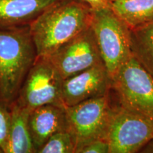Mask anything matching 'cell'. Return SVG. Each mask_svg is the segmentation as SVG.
I'll return each instance as SVG.
<instances>
[{"label":"cell","mask_w":153,"mask_h":153,"mask_svg":"<svg viewBox=\"0 0 153 153\" xmlns=\"http://www.w3.org/2000/svg\"><path fill=\"white\" fill-rule=\"evenodd\" d=\"M60 0H0V29L30 26L45 9Z\"/></svg>","instance_id":"8fae6325"},{"label":"cell","mask_w":153,"mask_h":153,"mask_svg":"<svg viewBox=\"0 0 153 153\" xmlns=\"http://www.w3.org/2000/svg\"><path fill=\"white\" fill-rule=\"evenodd\" d=\"M145 149L144 152H153V140L150 141V142L147 143L146 145H145Z\"/></svg>","instance_id":"d6986e66"},{"label":"cell","mask_w":153,"mask_h":153,"mask_svg":"<svg viewBox=\"0 0 153 153\" xmlns=\"http://www.w3.org/2000/svg\"><path fill=\"white\" fill-rule=\"evenodd\" d=\"M110 7L130 29L153 21V0H116Z\"/></svg>","instance_id":"4fadbf2b"},{"label":"cell","mask_w":153,"mask_h":153,"mask_svg":"<svg viewBox=\"0 0 153 153\" xmlns=\"http://www.w3.org/2000/svg\"><path fill=\"white\" fill-rule=\"evenodd\" d=\"M76 143L70 130L53 134L38 151V153H75Z\"/></svg>","instance_id":"9a60e30c"},{"label":"cell","mask_w":153,"mask_h":153,"mask_svg":"<svg viewBox=\"0 0 153 153\" xmlns=\"http://www.w3.org/2000/svg\"><path fill=\"white\" fill-rule=\"evenodd\" d=\"M111 79L103 63L97 65L63 80L62 99L71 106L109 93Z\"/></svg>","instance_id":"9c48e42d"},{"label":"cell","mask_w":153,"mask_h":153,"mask_svg":"<svg viewBox=\"0 0 153 153\" xmlns=\"http://www.w3.org/2000/svg\"><path fill=\"white\" fill-rule=\"evenodd\" d=\"M105 140L110 153L138 152L153 140V120L118 104L114 107Z\"/></svg>","instance_id":"52a82bcc"},{"label":"cell","mask_w":153,"mask_h":153,"mask_svg":"<svg viewBox=\"0 0 153 153\" xmlns=\"http://www.w3.org/2000/svg\"><path fill=\"white\" fill-rule=\"evenodd\" d=\"M37 59L29 26L0 29V97L9 104L16 99Z\"/></svg>","instance_id":"7a4b0ae2"},{"label":"cell","mask_w":153,"mask_h":153,"mask_svg":"<svg viewBox=\"0 0 153 153\" xmlns=\"http://www.w3.org/2000/svg\"><path fill=\"white\" fill-rule=\"evenodd\" d=\"M28 128L35 153H38L53 134L69 129L65 106L45 104L31 111L28 116Z\"/></svg>","instance_id":"30bf717a"},{"label":"cell","mask_w":153,"mask_h":153,"mask_svg":"<svg viewBox=\"0 0 153 153\" xmlns=\"http://www.w3.org/2000/svg\"><path fill=\"white\" fill-rule=\"evenodd\" d=\"M10 106L11 118L7 153H35L28 128L30 111L14 102Z\"/></svg>","instance_id":"7c38bea8"},{"label":"cell","mask_w":153,"mask_h":153,"mask_svg":"<svg viewBox=\"0 0 153 153\" xmlns=\"http://www.w3.org/2000/svg\"><path fill=\"white\" fill-rule=\"evenodd\" d=\"M116 1V0H108V1H109L110 4L111 2H112V1Z\"/></svg>","instance_id":"ffe728a7"},{"label":"cell","mask_w":153,"mask_h":153,"mask_svg":"<svg viewBox=\"0 0 153 153\" xmlns=\"http://www.w3.org/2000/svg\"><path fill=\"white\" fill-rule=\"evenodd\" d=\"M118 104L153 120V76L131 57L111 80Z\"/></svg>","instance_id":"277c9868"},{"label":"cell","mask_w":153,"mask_h":153,"mask_svg":"<svg viewBox=\"0 0 153 153\" xmlns=\"http://www.w3.org/2000/svg\"><path fill=\"white\" fill-rule=\"evenodd\" d=\"M91 27L111 79L132 55L131 29L111 8L94 10Z\"/></svg>","instance_id":"3957f363"},{"label":"cell","mask_w":153,"mask_h":153,"mask_svg":"<svg viewBox=\"0 0 153 153\" xmlns=\"http://www.w3.org/2000/svg\"><path fill=\"white\" fill-rule=\"evenodd\" d=\"M114 107L109 93L65 106L68 128L76 143L75 153L91 141L105 139Z\"/></svg>","instance_id":"5b68a950"},{"label":"cell","mask_w":153,"mask_h":153,"mask_svg":"<svg viewBox=\"0 0 153 153\" xmlns=\"http://www.w3.org/2000/svg\"><path fill=\"white\" fill-rule=\"evenodd\" d=\"M11 118L10 104L0 97V148L4 153H7L8 150Z\"/></svg>","instance_id":"2e32d148"},{"label":"cell","mask_w":153,"mask_h":153,"mask_svg":"<svg viewBox=\"0 0 153 153\" xmlns=\"http://www.w3.org/2000/svg\"><path fill=\"white\" fill-rule=\"evenodd\" d=\"M79 153H110L109 145L105 139L96 140L82 147Z\"/></svg>","instance_id":"e0dca14e"},{"label":"cell","mask_w":153,"mask_h":153,"mask_svg":"<svg viewBox=\"0 0 153 153\" xmlns=\"http://www.w3.org/2000/svg\"><path fill=\"white\" fill-rule=\"evenodd\" d=\"M63 78L45 57H38L15 100V104L30 112L45 104L63 106Z\"/></svg>","instance_id":"8992f818"},{"label":"cell","mask_w":153,"mask_h":153,"mask_svg":"<svg viewBox=\"0 0 153 153\" xmlns=\"http://www.w3.org/2000/svg\"><path fill=\"white\" fill-rule=\"evenodd\" d=\"M45 57L63 79L103 63L91 25Z\"/></svg>","instance_id":"ba28073f"},{"label":"cell","mask_w":153,"mask_h":153,"mask_svg":"<svg viewBox=\"0 0 153 153\" xmlns=\"http://www.w3.org/2000/svg\"><path fill=\"white\" fill-rule=\"evenodd\" d=\"M93 9L83 0H60L29 26L38 57H47L89 27Z\"/></svg>","instance_id":"6da1fadb"},{"label":"cell","mask_w":153,"mask_h":153,"mask_svg":"<svg viewBox=\"0 0 153 153\" xmlns=\"http://www.w3.org/2000/svg\"><path fill=\"white\" fill-rule=\"evenodd\" d=\"M87 2L94 10L110 7V2L108 0H83Z\"/></svg>","instance_id":"ac0fdd59"},{"label":"cell","mask_w":153,"mask_h":153,"mask_svg":"<svg viewBox=\"0 0 153 153\" xmlns=\"http://www.w3.org/2000/svg\"><path fill=\"white\" fill-rule=\"evenodd\" d=\"M132 55L153 76V21L131 29Z\"/></svg>","instance_id":"5bb4252c"},{"label":"cell","mask_w":153,"mask_h":153,"mask_svg":"<svg viewBox=\"0 0 153 153\" xmlns=\"http://www.w3.org/2000/svg\"><path fill=\"white\" fill-rule=\"evenodd\" d=\"M0 153H4V152H3V150H1V148H0Z\"/></svg>","instance_id":"44dd1931"}]
</instances>
